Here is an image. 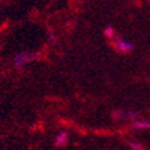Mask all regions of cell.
I'll use <instances>...</instances> for the list:
<instances>
[{
  "label": "cell",
  "mask_w": 150,
  "mask_h": 150,
  "mask_svg": "<svg viewBox=\"0 0 150 150\" xmlns=\"http://www.w3.org/2000/svg\"><path fill=\"white\" fill-rule=\"evenodd\" d=\"M34 59H37V56L29 54V52H17L13 57V64H15V66L20 69V67H22L28 62H31Z\"/></svg>",
  "instance_id": "6da1fadb"
},
{
  "label": "cell",
  "mask_w": 150,
  "mask_h": 150,
  "mask_svg": "<svg viewBox=\"0 0 150 150\" xmlns=\"http://www.w3.org/2000/svg\"><path fill=\"white\" fill-rule=\"evenodd\" d=\"M105 34H106L108 37H110V38H111V37H114V29H112V28H106V29H105Z\"/></svg>",
  "instance_id": "8992f818"
},
{
  "label": "cell",
  "mask_w": 150,
  "mask_h": 150,
  "mask_svg": "<svg viewBox=\"0 0 150 150\" xmlns=\"http://www.w3.org/2000/svg\"><path fill=\"white\" fill-rule=\"evenodd\" d=\"M114 45L117 51L120 52H128L133 49V44L131 42H127L122 38H115L114 39Z\"/></svg>",
  "instance_id": "7a4b0ae2"
},
{
  "label": "cell",
  "mask_w": 150,
  "mask_h": 150,
  "mask_svg": "<svg viewBox=\"0 0 150 150\" xmlns=\"http://www.w3.org/2000/svg\"><path fill=\"white\" fill-rule=\"evenodd\" d=\"M69 142V133L67 132H60L57 136L55 137V140H54V144L56 146H65Z\"/></svg>",
  "instance_id": "3957f363"
},
{
  "label": "cell",
  "mask_w": 150,
  "mask_h": 150,
  "mask_svg": "<svg viewBox=\"0 0 150 150\" xmlns=\"http://www.w3.org/2000/svg\"><path fill=\"white\" fill-rule=\"evenodd\" d=\"M129 145L133 150H144L143 146H142L140 144H138V143H129Z\"/></svg>",
  "instance_id": "5b68a950"
},
{
  "label": "cell",
  "mask_w": 150,
  "mask_h": 150,
  "mask_svg": "<svg viewBox=\"0 0 150 150\" xmlns=\"http://www.w3.org/2000/svg\"><path fill=\"white\" fill-rule=\"evenodd\" d=\"M132 127L134 129H150V122L149 121H136L133 122Z\"/></svg>",
  "instance_id": "277c9868"
},
{
  "label": "cell",
  "mask_w": 150,
  "mask_h": 150,
  "mask_svg": "<svg viewBox=\"0 0 150 150\" xmlns=\"http://www.w3.org/2000/svg\"><path fill=\"white\" fill-rule=\"evenodd\" d=\"M49 40H51V44H52V45H55V43H56V38H55V35L52 34V33H50V34H49Z\"/></svg>",
  "instance_id": "52a82bcc"
}]
</instances>
